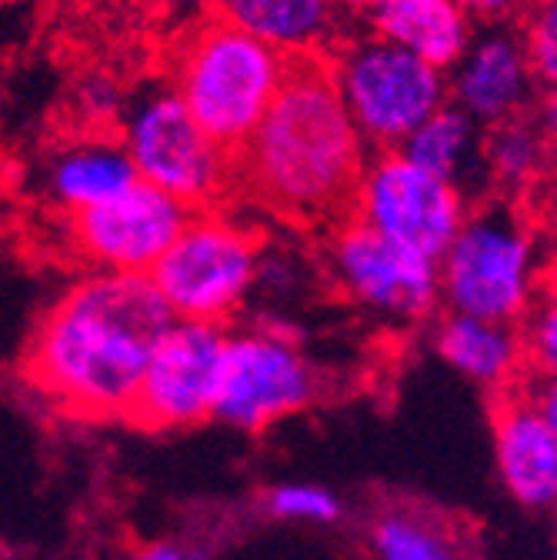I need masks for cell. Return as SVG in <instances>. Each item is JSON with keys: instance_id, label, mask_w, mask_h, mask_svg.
I'll return each mask as SVG.
<instances>
[{"instance_id": "1", "label": "cell", "mask_w": 557, "mask_h": 560, "mask_svg": "<svg viewBox=\"0 0 557 560\" xmlns=\"http://www.w3.org/2000/svg\"><path fill=\"white\" fill-rule=\"evenodd\" d=\"M174 320L148 273L94 270L34 327L27 381L71 417L127 420L151 350Z\"/></svg>"}, {"instance_id": "2", "label": "cell", "mask_w": 557, "mask_h": 560, "mask_svg": "<svg viewBox=\"0 0 557 560\" xmlns=\"http://www.w3.org/2000/svg\"><path fill=\"white\" fill-rule=\"evenodd\" d=\"M234 161L251 194L277 214L317 221L351 207L368 144L347 117L327 63L291 60L281 91Z\"/></svg>"}, {"instance_id": "3", "label": "cell", "mask_w": 557, "mask_h": 560, "mask_svg": "<svg viewBox=\"0 0 557 560\" xmlns=\"http://www.w3.org/2000/svg\"><path fill=\"white\" fill-rule=\"evenodd\" d=\"M438 284L451 314L521 327L541 294L534 228L511 203H477L438 257Z\"/></svg>"}, {"instance_id": "4", "label": "cell", "mask_w": 557, "mask_h": 560, "mask_svg": "<svg viewBox=\"0 0 557 560\" xmlns=\"http://www.w3.org/2000/svg\"><path fill=\"white\" fill-rule=\"evenodd\" d=\"M288 67V57L218 21L184 44L171 91L204 133L237 154L281 91Z\"/></svg>"}, {"instance_id": "5", "label": "cell", "mask_w": 557, "mask_h": 560, "mask_svg": "<svg viewBox=\"0 0 557 560\" xmlns=\"http://www.w3.org/2000/svg\"><path fill=\"white\" fill-rule=\"evenodd\" d=\"M120 148L137 180L181 200L187 210H207L231 187L234 154L187 114L171 88H148L124 110Z\"/></svg>"}, {"instance_id": "6", "label": "cell", "mask_w": 557, "mask_h": 560, "mask_svg": "<svg viewBox=\"0 0 557 560\" xmlns=\"http://www.w3.org/2000/svg\"><path fill=\"white\" fill-rule=\"evenodd\" d=\"M327 70L347 117L378 154L397 151L417 124L448 104L444 70L374 34L347 44Z\"/></svg>"}, {"instance_id": "7", "label": "cell", "mask_w": 557, "mask_h": 560, "mask_svg": "<svg viewBox=\"0 0 557 560\" xmlns=\"http://www.w3.org/2000/svg\"><path fill=\"white\" fill-rule=\"evenodd\" d=\"M260 244L247 228L194 210L177 241L148 273L177 320L228 324L257 291Z\"/></svg>"}, {"instance_id": "8", "label": "cell", "mask_w": 557, "mask_h": 560, "mask_svg": "<svg viewBox=\"0 0 557 560\" xmlns=\"http://www.w3.org/2000/svg\"><path fill=\"white\" fill-rule=\"evenodd\" d=\"M321 397V374L281 327L228 330L214 417L241 434H260Z\"/></svg>"}, {"instance_id": "9", "label": "cell", "mask_w": 557, "mask_h": 560, "mask_svg": "<svg viewBox=\"0 0 557 560\" xmlns=\"http://www.w3.org/2000/svg\"><path fill=\"white\" fill-rule=\"evenodd\" d=\"M355 218L384 241L438 260L467 218V197L397 151L364 164L351 197Z\"/></svg>"}, {"instance_id": "10", "label": "cell", "mask_w": 557, "mask_h": 560, "mask_svg": "<svg viewBox=\"0 0 557 560\" xmlns=\"http://www.w3.org/2000/svg\"><path fill=\"white\" fill-rule=\"evenodd\" d=\"M228 327L174 320L144 368L127 420L144 431H187L214 417Z\"/></svg>"}, {"instance_id": "11", "label": "cell", "mask_w": 557, "mask_h": 560, "mask_svg": "<svg viewBox=\"0 0 557 560\" xmlns=\"http://www.w3.org/2000/svg\"><path fill=\"white\" fill-rule=\"evenodd\" d=\"M327 270L347 301L378 317L414 324L441 304L438 260L384 241L358 218L330 234Z\"/></svg>"}, {"instance_id": "12", "label": "cell", "mask_w": 557, "mask_h": 560, "mask_svg": "<svg viewBox=\"0 0 557 560\" xmlns=\"http://www.w3.org/2000/svg\"><path fill=\"white\" fill-rule=\"evenodd\" d=\"M190 214L181 200L137 180L114 200L71 214V237L97 270L151 273Z\"/></svg>"}, {"instance_id": "13", "label": "cell", "mask_w": 557, "mask_h": 560, "mask_svg": "<svg viewBox=\"0 0 557 560\" xmlns=\"http://www.w3.org/2000/svg\"><path fill=\"white\" fill-rule=\"evenodd\" d=\"M495 464L508 494L527 511H550L557 501V390L547 377L511 384L498 394Z\"/></svg>"}, {"instance_id": "14", "label": "cell", "mask_w": 557, "mask_h": 560, "mask_svg": "<svg viewBox=\"0 0 557 560\" xmlns=\"http://www.w3.org/2000/svg\"><path fill=\"white\" fill-rule=\"evenodd\" d=\"M444 78L448 104L464 110L484 130L527 114L541 88L531 74L518 31L508 24H487L484 31H474L467 50Z\"/></svg>"}, {"instance_id": "15", "label": "cell", "mask_w": 557, "mask_h": 560, "mask_svg": "<svg viewBox=\"0 0 557 560\" xmlns=\"http://www.w3.org/2000/svg\"><path fill=\"white\" fill-rule=\"evenodd\" d=\"M224 24L244 31L288 60L314 57L337 34L330 0H214Z\"/></svg>"}, {"instance_id": "16", "label": "cell", "mask_w": 557, "mask_h": 560, "mask_svg": "<svg viewBox=\"0 0 557 560\" xmlns=\"http://www.w3.org/2000/svg\"><path fill=\"white\" fill-rule=\"evenodd\" d=\"M397 154L421 171L448 180L467 200L480 197V190L491 184V174H487L484 164V127L474 124L454 104L438 107L425 124H417L404 137Z\"/></svg>"}, {"instance_id": "17", "label": "cell", "mask_w": 557, "mask_h": 560, "mask_svg": "<svg viewBox=\"0 0 557 560\" xmlns=\"http://www.w3.org/2000/svg\"><path fill=\"white\" fill-rule=\"evenodd\" d=\"M434 350L464 381L495 394L518 384L524 371L521 334L511 324H491L448 311L434 327Z\"/></svg>"}, {"instance_id": "18", "label": "cell", "mask_w": 557, "mask_h": 560, "mask_svg": "<svg viewBox=\"0 0 557 560\" xmlns=\"http://www.w3.org/2000/svg\"><path fill=\"white\" fill-rule=\"evenodd\" d=\"M130 184H137V174L120 148V140L111 137H78L63 144L44 171V190L47 197L67 210V214H81V210L101 207L124 194Z\"/></svg>"}, {"instance_id": "19", "label": "cell", "mask_w": 557, "mask_h": 560, "mask_svg": "<svg viewBox=\"0 0 557 560\" xmlns=\"http://www.w3.org/2000/svg\"><path fill=\"white\" fill-rule=\"evenodd\" d=\"M371 27L374 37L414 54L444 74L474 37V21L457 8V0H384L371 14Z\"/></svg>"}, {"instance_id": "20", "label": "cell", "mask_w": 557, "mask_h": 560, "mask_svg": "<svg viewBox=\"0 0 557 560\" xmlns=\"http://www.w3.org/2000/svg\"><path fill=\"white\" fill-rule=\"evenodd\" d=\"M374 560H464L451 530L410 508L381 511L368 527Z\"/></svg>"}, {"instance_id": "21", "label": "cell", "mask_w": 557, "mask_h": 560, "mask_svg": "<svg viewBox=\"0 0 557 560\" xmlns=\"http://www.w3.org/2000/svg\"><path fill=\"white\" fill-rule=\"evenodd\" d=\"M484 164L487 174H491V184H501L508 190L534 184L541 177V167L547 164V130L531 114L487 127Z\"/></svg>"}, {"instance_id": "22", "label": "cell", "mask_w": 557, "mask_h": 560, "mask_svg": "<svg viewBox=\"0 0 557 560\" xmlns=\"http://www.w3.org/2000/svg\"><path fill=\"white\" fill-rule=\"evenodd\" d=\"M264 511L291 524H337L344 517L340 498L321 483H277L264 494Z\"/></svg>"}, {"instance_id": "23", "label": "cell", "mask_w": 557, "mask_h": 560, "mask_svg": "<svg viewBox=\"0 0 557 560\" xmlns=\"http://www.w3.org/2000/svg\"><path fill=\"white\" fill-rule=\"evenodd\" d=\"M524 31H518L524 57L537 84L554 88L557 81V4L554 0H531L521 11Z\"/></svg>"}, {"instance_id": "24", "label": "cell", "mask_w": 557, "mask_h": 560, "mask_svg": "<svg viewBox=\"0 0 557 560\" xmlns=\"http://www.w3.org/2000/svg\"><path fill=\"white\" fill-rule=\"evenodd\" d=\"M524 320L527 324L518 327L521 347H524V364H531L537 377L554 381V371H557V307H554V298H544V304L537 298V304L527 311Z\"/></svg>"}, {"instance_id": "25", "label": "cell", "mask_w": 557, "mask_h": 560, "mask_svg": "<svg viewBox=\"0 0 557 560\" xmlns=\"http://www.w3.org/2000/svg\"><path fill=\"white\" fill-rule=\"evenodd\" d=\"M457 8L474 24H508L527 8V0H457Z\"/></svg>"}, {"instance_id": "26", "label": "cell", "mask_w": 557, "mask_h": 560, "mask_svg": "<svg viewBox=\"0 0 557 560\" xmlns=\"http://www.w3.org/2000/svg\"><path fill=\"white\" fill-rule=\"evenodd\" d=\"M184 550L187 547H181L177 540H151L141 550H134L130 560H184Z\"/></svg>"}, {"instance_id": "27", "label": "cell", "mask_w": 557, "mask_h": 560, "mask_svg": "<svg viewBox=\"0 0 557 560\" xmlns=\"http://www.w3.org/2000/svg\"><path fill=\"white\" fill-rule=\"evenodd\" d=\"M337 14H361V18H371L384 0H330Z\"/></svg>"}, {"instance_id": "28", "label": "cell", "mask_w": 557, "mask_h": 560, "mask_svg": "<svg viewBox=\"0 0 557 560\" xmlns=\"http://www.w3.org/2000/svg\"><path fill=\"white\" fill-rule=\"evenodd\" d=\"M184 560H211V553H207L204 547H187L184 550Z\"/></svg>"}]
</instances>
